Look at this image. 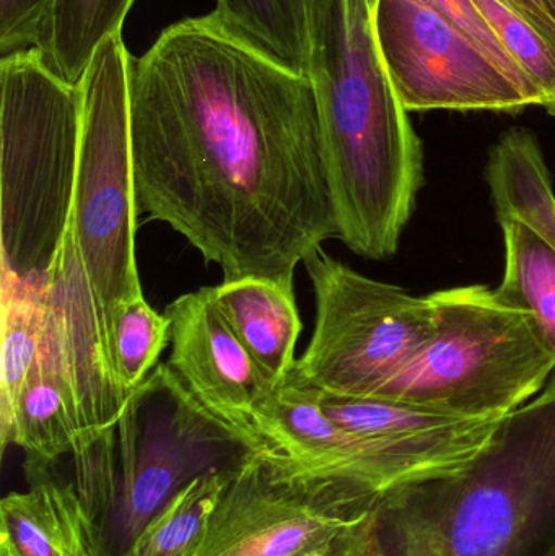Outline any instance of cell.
Here are the masks:
<instances>
[{
  "label": "cell",
  "instance_id": "cell-1",
  "mask_svg": "<svg viewBox=\"0 0 555 556\" xmlns=\"http://www.w3.org/2000/svg\"><path fill=\"white\" fill-rule=\"evenodd\" d=\"M129 88L139 214L169 225L224 281L293 288L297 266L338 238L308 75L207 13L133 55Z\"/></svg>",
  "mask_w": 555,
  "mask_h": 556
},
{
  "label": "cell",
  "instance_id": "cell-2",
  "mask_svg": "<svg viewBox=\"0 0 555 556\" xmlns=\"http://www.w3.org/2000/svg\"><path fill=\"white\" fill-rule=\"evenodd\" d=\"M368 0H310L308 75L338 238L383 261L424 182V149L388 74Z\"/></svg>",
  "mask_w": 555,
  "mask_h": 556
},
{
  "label": "cell",
  "instance_id": "cell-3",
  "mask_svg": "<svg viewBox=\"0 0 555 556\" xmlns=\"http://www.w3.org/2000/svg\"><path fill=\"white\" fill-rule=\"evenodd\" d=\"M555 551V371L505 415L455 476L394 490L341 556H551Z\"/></svg>",
  "mask_w": 555,
  "mask_h": 556
},
{
  "label": "cell",
  "instance_id": "cell-4",
  "mask_svg": "<svg viewBox=\"0 0 555 556\" xmlns=\"http://www.w3.org/2000/svg\"><path fill=\"white\" fill-rule=\"evenodd\" d=\"M80 87L36 49L0 58V280L42 281L74 215Z\"/></svg>",
  "mask_w": 555,
  "mask_h": 556
},
{
  "label": "cell",
  "instance_id": "cell-5",
  "mask_svg": "<svg viewBox=\"0 0 555 556\" xmlns=\"http://www.w3.org/2000/svg\"><path fill=\"white\" fill-rule=\"evenodd\" d=\"M436 333L377 399L442 414L497 418L543 391L555 371L530 314L484 285L429 294Z\"/></svg>",
  "mask_w": 555,
  "mask_h": 556
},
{
  "label": "cell",
  "instance_id": "cell-6",
  "mask_svg": "<svg viewBox=\"0 0 555 556\" xmlns=\"http://www.w3.org/2000/svg\"><path fill=\"white\" fill-rule=\"evenodd\" d=\"M130 52L104 42L81 78V130L72 231L104 323L142 296L136 261L137 198L130 136Z\"/></svg>",
  "mask_w": 555,
  "mask_h": 556
},
{
  "label": "cell",
  "instance_id": "cell-7",
  "mask_svg": "<svg viewBox=\"0 0 555 556\" xmlns=\"http://www.w3.org/2000/svg\"><path fill=\"white\" fill-rule=\"evenodd\" d=\"M117 479L100 529L103 556H121L192 480L237 469L248 454L234 425L207 410L169 365H159L116 425Z\"/></svg>",
  "mask_w": 555,
  "mask_h": 556
},
{
  "label": "cell",
  "instance_id": "cell-8",
  "mask_svg": "<svg viewBox=\"0 0 555 556\" xmlns=\"http://www.w3.org/2000/svg\"><path fill=\"white\" fill-rule=\"evenodd\" d=\"M303 266L315 293V332L289 378L323 394L380 397L432 340V301L362 276L323 248Z\"/></svg>",
  "mask_w": 555,
  "mask_h": 556
},
{
  "label": "cell",
  "instance_id": "cell-9",
  "mask_svg": "<svg viewBox=\"0 0 555 556\" xmlns=\"http://www.w3.org/2000/svg\"><path fill=\"white\" fill-rule=\"evenodd\" d=\"M240 428L248 454L277 485L342 508H370L413 480L364 438L336 424L316 389L287 379Z\"/></svg>",
  "mask_w": 555,
  "mask_h": 556
},
{
  "label": "cell",
  "instance_id": "cell-10",
  "mask_svg": "<svg viewBox=\"0 0 555 556\" xmlns=\"http://www.w3.org/2000/svg\"><path fill=\"white\" fill-rule=\"evenodd\" d=\"M375 31L409 113H520L541 98L424 0H378Z\"/></svg>",
  "mask_w": 555,
  "mask_h": 556
},
{
  "label": "cell",
  "instance_id": "cell-11",
  "mask_svg": "<svg viewBox=\"0 0 555 556\" xmlns=\"http://www.w3.org/2000/svg\"><path fill=\"white\" fill-rule=\"evenodd\" d=\"M36 363L52 376L67 404L77 431V453L116 428L130 394L114 371L103 309L72 227L48 276L45 330Z\"/></svg>",
  "mask_w": 555,
  "mask_h": 556
},
{
  "label": "cell",
  "instance_id": "cell-12",
  "mask_svg": "<svg viewBox=\"0 0 555 556\" xmlns=\"http://www.w3.org/2000/svg\"><path fill=\"white\" fill-rule=\"evenodd\" d=\"M365 515L277 485L248 456L191 556H341Z\"/></svg>",
  "mask_w": 555,
  "mask_h": 556
},
{
  "label": "cell",
  "instance_id": "cell-13",
  "mask_svg": "<svg viewBox=\"0 0 555 556\" xmlns=\"http://www.w3.org/2000/svg\"><path fill=\"white\" fill-rule=\"evenodd\" d=\"M319 397L336 424L368 441L414 483L468 469L504 420L458 417L390 399L339 397L323 392Z\"/></svg>",
  "mask_w": 555,
  "mask_h": 556
},
{
  "label": "cell",
  "instance_id": "cell-14",
  "mask_svg": "<svg viewBox=\"0 0 555 556\" xmlns=\"http://www.w3.org/2000/svg\"><path fill=\"white\" fill-rule=\"evenodd\" d=\"M165 314L172 320L173 371L215 417L247 424L274 389L215 306L211 287L181 294Z\"/></svg>",
  "mask_w": 555,
  "mask_h": 556
},
{
  "label": "cell",
  "instance_id": "cell-15",
  "mask_svg": "<svg viewBox=\"0 0 555 556\" xmlns=\"http://www.w3.org/2000/svg\"><path fill=\"white\" fill-rule=\"evenodd\" d=\"M28 477V490L0 503V538L18 556H103L98 522L75 482L48 472Z\"/></svg>",
  "mask_w": 555,
  "mask_h": 556
},
{
  "label": "cell",
  "instance_id": "cell-16",
  "mask_svg": "<svg viewBox=\"0 0 555 556\" xmlns=\"http://www.w3.org/2000/svg\"><path fill=\"white\" fill-rule=\"evenodd\" d=\"M215 306L260 369L279 388L295 368V346L303 324L293 288L269 278L247 277L211 287Z\"/></svg>",
  "mask_w": 555,
  "mask_h": 556
},
{
  "label": "cell",
  "instance_id": "cell-17",
  "mask_svg": "<svg viewBox=\"0 0 555 556\" xmlns=\"http://www.w3.org/2000/svg\"><path fill=\"white\" fill-rule=\"evenodd\" d=\"M136 0H49L36 52L65 84L78 87L98 49L123 35Z\"/></svg>",
  "mask_w": 555,
  "mask_h": 556
},
{
  "label": "cell",
  "instance_id": "cell-18",
  "mask_svg": "<svg viewBox=\"0 0 555 556\" xmlns=\"http://www.w3.org/2000/svg\"><path fill=\"white\" fill-rule=\"evenodd\" d=\"M488 185L495 214L514 215L555 248V194L543 150L531 130L514 127L492 147Z\"/></svg>",
  "mask_w": 555,
  "mask_h": 556
},
{
  "label": "cell",
  "instance_id": "cell-19",
  "mask_svg": "<svg viewBox=\"0 0 555 556\" xmlns=\"http://www.w3.org/2000/svg\"><path fill=\"white\" fill-rule=\"evenodd\" d=\"M48 278L0 280L2 355H0V446H10L16 401L38 359L46 320Z\"/></svg>",
  "mask_w": 555,
  "mask_h": 556
},
{
  "label": "cell",
  "instance_id": "cell-20",
  "mask_svg": "<svg viewBox=\"0 0 555 556\" xmlns=\"http://www.w3.org/2000/svg\"><path fill=\"white\" fill-rule=\"evenodd\" d=\"M504 233L505 270L497 293L530 314L555 356V248L514 215L497 217Z\"/></svg>",
  "mask_w": 555,
  "mask_h": 556
},
{
  "label": "cell",
  "instance_id": "cell-21",
  "mask_svg": "<svg viewBox=\"0 0 555 556\" xmlns=\"http://www.w3.org/2000/svg\"><path fill=\"white\" fill-rule=\"evenodd\" d=\"M214 18L235 38L306 75L310 0H215Z\"/></svg>",
  "mask_w": 555,
  "mask_h": 556
},
{
  "label": "cell",
  "instance_id": "cell-22",
  "mask_svg": "<svg viewBox=\"0 0 555 556\" xmlns=\"http://www.w3.org/2000/svg\"><path fill=\"white\" fill-rule=\"evenodd\" d=\"M10 446L25 453V473L48 472L78 451L77 431L54 379L35 363L13 415Z\"/></svg>",
  "mask_w": 555,
  "mask_h": 556
},
{
  "label": "cell",
  "instance_id": "cell-23",
  "mask_svg": "<svg viewBox=\"0 0 555 556\" xmlns=\"http://www.w3.org/2000/svg\"><path fill=\"white\" fill-rule=\"evenodd\" d=\"M237 469L192 480L147 522L121 556H191Z\"/></svg>",
  "mask_w": 555,
  "mask_h": 556
},
{
  "label": "cell",
  "instance_id": "cell-24",
  "mask_svg": "<svg viewBox=\"0 0 555 556\" xmlns=\"http://www.w3.org/2000/svg\"><path fill=\"white\" fill-rule=\"evenodd\" d=\"M111 362L123 388L133 395L156 368L160 355L172 342V320L147 303L127 301L106 319Z\"/></svg>",
  "mask_w": 555,
  "mask_h": 556
},
{
  "label": "cell",
  "instance_id": "cell-25",
  "mask_svg": "<svg viewBox=\"0 0 555 556\" xmlns=\"http://www.w3.org/2000/svg\"><path fill=\"white\" fill-rule=\"evenodd\" d=\"M502 48L543 98L555 117V29L538 22L508 0H475Z\"/></svg>",
  "mask_w": 555,
  "mask_h": 556
},
{
  "label": "cell",
  "instance_id": "cell-26",
  "mask_svg": "<svg viewBox=\"0 0 555 556\" xmlns=\"http://www.w3.org/2000/svg\"><path fill=\"white\" fill-rule=\"evenodd\" d=\"M424 2L433 7L440 15L445 16L459 31L469 36L476 45L481 46L499 64L504 65L510 74H514L518 80L524 81L530 90H533L541 98L540 91L508 58L507 52L502 48L501 41L495 36L494 29L491 28L488 20L482 15L475 0H424ZM541 108H543V98H541Z\"/></svg>",
  "mask_w": 555,
  "mask_h": 556
},
{
  "label": "cell",
  "instance_id": "cell-27",
  "mask_svg": "<svg viewBox=\"0 0 555 556\" xmlns=\"http://www.w3.org/2000/svg\"><path fill=\"white\" fill-rule=\"evenodd\" d=\"M49 0H0V58L35 49Z\"/></svg>",
  "mask_w": 555,
  "mask_h": 556
},
{
  "label": "cell",
  "instance_id": "cell-28",
  "mask_svg": "<svg viewBox=\"0 0 555 556\" xmlns=\"http://www.w3.org/2000/svg\"><path fill=\"white\" fill-rule=\"evenodd\" d=\"M508 2L514 3L515 7L524 10L525 13L533 16V18L543 23V25L555 29V16L553 10L547 5L546 0H508Z\"/></svg>",
  "mask_w": 555,
  "mask_h": 556
},
{
  "label": "cell",
  "instance_id": "cell-29",
  "mask_svg": "<svg viewBox=\"0 0 555 556\" xmlns=\"http://www.w3.org/2000/svg\"><path fill=\"white\" fill-rule=\"evenodd\" d=\"M0 556H18L13 551L12 545L9 544V541L2 538H0Z\"/></svg>",
  "mask_w": 555,
  "mask_h": 556
},
{
  "label": "cell",
  "instance_id": "cell-30",
  "mask_svg": "<svg viewBox=\"0 0 555 556\" xmlns=\"http://www.w3.org/2000/svg\"><path fill=\"white\" fill-rule=\"evenodd\" d=\"M546 3L550 5V9L553 10L555 16V0H546Z\"/></svg>",
  "mask_w": 555,
  "mask_h": 556
},
{
  "label": "cell",
  "instance_id": "cell-31",
  "mask_svg": "<svg viewBox=\"0 0 555 556\" xmlns=\"http://www.w3.org/2000/svg\"><path fill=\"white\" fill-rule=\"evenodd\" d=\"M368 3H370L371 5V9H377V3H378V0H368Z\"/></svg>",
  "mask_w": 555,
  "mask_h": 556
},
{
  "label": "cell",
  "instance_id": "cell-32",
  "mask_svg": "<svg viewBox=\"0 0 555 556\" xmlns=\"http://www.w3.org/2000/svg\"><path fill=\"white\" fill-rule=\"evenodd\" d=\"M551 556H555V551L553 552V554H551Z\"/></svg>",
  "mask_w": 555,
  "mask_h": 556
}]
</instances>
